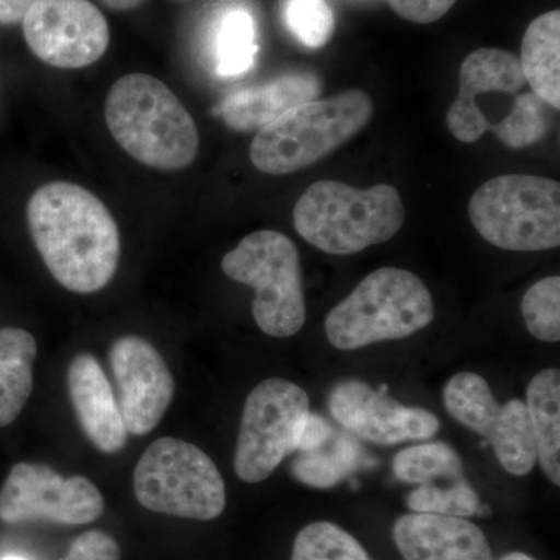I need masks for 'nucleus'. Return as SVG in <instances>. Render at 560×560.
I'll use <instances>...</instances> for the list:
<instances>
[{"instance_id": "obj_1", "label": "nucleus", "mask_w": 560, "mask_h": 560, "mask_svg": "<svg viewBox=\"0 0 560 560\" xmlns=\"http://www.w3.org/2000/svg\"><path fill=\"white\" fill-rule=\"evenodd\" d=\"M27 220L39 256L66 290L97 293L113 280L120 234L101 198L79 184L55 180L32 195Z\"/></svg>"}, {"instance_id": "obj_2", "label": "nucleus", "mask_w": 560, "mask_h": 560, "mask_svg": "<svg viewBox=\"0 0 560 560\" xmlns=\"http://www.w3.org/2000/svg\"><path fill=\"white\" fill-rule=\"evenodd\" d=\"M105 120L132 160L156 171H184L197 160L200 132L167 84L147 73H128L113 84Z\"/></svg>"}, {"instance_id": "obj_3", "label": "nucleus", "mask_w": 560, "mask_h": 560, "mask_svg": "<svg viewBox=\"0 0 560 560\" xmlns=\"http://www.w3.org/2000/svg\"><path fill=\"white\" fill-rule=\"evenodd\" d=\"M404 223V201L389 184L360 190L340 180H318L302 194L293 209L298 234L334 256H352L382 245Z\"/></svg>"}, {"instance_id": "obj_4", "label": "nucleus", "mask_w": 560, "mask_h": 560, "mask_svg": "<svg viewBox=\"0 0 560 560\" xmlns=\"http://www.w3.org/2000/svg\"><path fill=\"white\" fill-rule=\"evenodd\" d=\"M372 114L371 97L360 90L302 103L257 131L250 161L268 175L304 171L355 138Z\"/></svg>"}, {"instance_id": "obj_5", "label": "nucleus", "mask_w": 560, "mask_h": 560, "mask_svg": "<svg viewBox=\"0 0 560 560\" xmlns=\"http://www.w3.org/2000/svg\"><path fill=\"white\" fill-rule=\"evenodd\" d=\"M434 319L430 290L415 272L385 267L372 271L326 316L327 340L340 350H359L404 340Z\"/></svg>"}, {"instance_id": "obj_6", "label": "nucleus", "mask_w": 560, "mask_h": 560, "mask_svg": "<svg viewBox=\"0 0 560 560\" xmlns=\"http://www.w3.org/2000/svg\"><path fill=\"white\" fill-rule=\"evenodd\" d=\"M475 231L490 245L537 253L560 245V184L544 176L501 175L481 184L469 201Z\"/></svg>"}, {"instance_id": "obj_7", "label": "nucleus", "mask_w": 560, "mask_h": 560, "mask_svg": "<svg viewBox=\"0 0 560 560\" xmlns=\"http://www.w3.org/2000/svg\"><path fill=\"white\" fill-rule=\"evenodd\" d=\"M221 270L256 291L254 320L268 337H293L304 327L307 305L301 257L285 234L257 231L246 235L223 257Z\"/></svg>"}, {"instance_id": "obj_8", "label": "nucleus", "mask_w": 560, "mask_h": 560, "mask_svg": "<svg viewBox=\"0 0 560 560\" xmlns=\"http://www.w3.org/2000/svg\"><path fill=\"white\" fill-rule=\"evenodd\" d=\"M135 495L145 510L190 521H215L226 510V485L208 453L161 438L136 464Z\"/></svg>"}, {"instance_id": "obj_9", "label": "nucleus", "mask_w": 560, "mask_h": 560, "mask_svg": "<svg viewBox=\"0 0 560 560\" xmlns=\"http://www.w3.org/2000/svg\"><path fill=\"white\" fill-rule=\"evenodd\" d=\"M308 412V394L285 378H267L250 390L235 448L237 477L249 485L270 478L287 456L296 453L298 436Z\"/></svg>"}, {"instance_id": "obj_10", "label": "nucleus", "mask_w": 560, "mask_h": 560, "mask_svg": "<svg viewBox=\"0 0 560 560\" xmlns=\"http://www.w3.org/2000/svg\"><path fill=\"white\" fill-rule=\"evenodd\" d=\"M442 400L456 422L489 442L508 474L525 477L533 471L537 452L525 401L500 405L489 383L475 372L453 375L445 383Z\"/></svg>"}, {"instance_id": "obj_11", "label": "nucleus", "mask_w": 560, "mask_h": 560, "mask_svg": "<svg viewBox=\"0 0 560 560\" xmlns=\"http://www.w3.org/2000/svg\"><path fill=\"white\" fill-rule=\"evenodd\" d=\"M105 510L101 490L81 475L62 477L46 464L20 463L0 489V522H54L80 526Z\"/></svg>"}, {"instance_id": "obj_12", "label": "nucleus", "mask_w": 560, "mask_h": 560, "mask_svg": "<svg viewBox=\"0 0 560 560\" xmlns=\"http://www.w3.org/2000/svg\"><path fill=\"white\" fill-rule=\"evenodd\" d=\"M22 28L33 54L58 69L94 65L110 39L108 22L90 0H36Z\"/></svg>"}, {"instance_id": "obj_13", "label": "nucleus", "mask_w": 560, "mask_h": 560, "mask_svg": "<svg viewBox=\"0 0 560 560\" xmlns=\"http://www.w3.org/2000/svg\"><path fill=\"white\" fill-rule=\"evenodd\" d=\"M117 404L131 436H145L158 425L175 397V381L158 349L145 338L124 335L109 349Z\"/></svg>"}, {"instance_id": "obj_14", "label": "nucleus", "mask_w": 560, "mask_h": 560, "mask_svg": "<svg viewBox=\"0 0 560 560\" xmlns=\"http://www.w3.org/2000/svg\"><path fill=\"white\" fill-rule=\"evenodd\" d=\"M359 378L334 386L329 396L331 418L361 440L377 445L427 441L441 429L440 418L425 408L407 407Z\"/></svg>"}, {"instance_id": "obj_15", "label": "nucleus", "mask_w": 560, "mask_h": 560, "mask_svg": "<svg viewBox=\"0 0 560 560\" xmlns=\"http://www.w3.org/2000/svg\"><path fill=\"white\" fill-rule=\"evenodd\" d=\"M521 60L508 50L482 47L471 51L459 69V92L445 116L453 138L474 143L489 131V120L478 109L485 94H517L525 88Z\"/></svg>"}, {"instance_id": "obj_16", "label": "nucleus", "mask_w": 560, "mask_h": 560, "mask_svg": "<svg viewBox=\"0 0 560 560\" xmlns=\"http://www.w3.org/2000/svg\"><path fill=\"white\" fill-rule=\"evenodd\" d=\"M393 540L404 560H493L488 537L469 518L410 512L394 523Z\"/></svg>"}, {"instance_id": "obj_17", "label": "nucleus", "mask_w": 560, "mask_h": 560, "mask_svg": "<svg viewBox=\"0 0 560 560\" xmlns=\"http://www.w3.org/2000/svg\"><path fill=\"white\" fill-rule=\"evenodd\" d=\"M68 393L83 433L97 451L116 455L128 442L119 404L101 363L91 353L73 357L68 368Z\"/></svg>"}, {"instance_id": "obj_18", "label": "nucleus", "mask_w": 560, "mask_h": 560, "mask_svg": "<svg viewBox=\"0 0 560 560\" xmlns=\"http://www.w3.org/2000/svg\"><path fill=\"white\" fill-rule=\"evenodd\" d=\"M320 90V81L313 73H285L259 88L234 92L213 113L231 130L260 131L294 106L316 101Z\"/></svg>"}, {"instance_id": "obj_19", "label": "nucleus", "mask_w": 560, "mask_h": 560, "mask_svg": "<svg viewBox=\"0 0 560 560\" xmlns=\"http://www.w3.org/2000/svg\"><path fill=\"white\" fill-rule=\"evenodd\" d=\"M528 412L537 460L545 477L560 485V371L537 372L526 388Z\"/></svg>"}, {"instance_id": "obj_20", "label": "nucleus", "mask_w": 560, "mask_h": 560, "mask_svg": "<svg viewBox=\"0 0 560 560\" xmlns=\"http://www.w3.org/2000/svg\"><path fill=\"white\" fill-rule=\"evenodd\" d=\"M521 66L530 91L560 109V11L530 22L522 43Z\"/></svg>"}, {"instance_id": "obj_21", "label": "nucleus", "mask_w": 560, "mask_h": 560, "mask_svg": "<svg viewBox=\"0 0 560 560\" xmlns=\"http://www.w3.org/2000/svg\"><path fill=\"white\" fill-rule=\"evenodd\" d=\"M38 345L31 331L0 329V429L20 418L33 393V364Z\"/></svg>"}, {"instance_id": "obj_22", "label": "nucleus", "mask_w": 560, "mask_h": 560, "mask_svg": "<svg viewBox=\"0 0 560 560\" xmlns=\"http://www.w3.org/2000/svg\"><path fill=\"white\" fill-rule=\"evenodd\" d=\"M361 464L363 452L359 442L338 434L318 451L300 453L291 464V474L308 488L329 489L353 474Z\"/></svg>"}, {"instance_id": "obj_23", "label": "nucleus", "mask_w": 560, "mask_h": 560, "mask_svg": "<svg viewBox=\"0 0 560 560\" xmlns=\"http://www.w3.org/2000/svg\"><path fill=\"white\" fill-rule=\"evenodd\" d=\"M393 471L407 485L427 486L441 478L464 480L463 459L455 448L444 442H429L404 448L394 456Z\"/></svg>"}, {"instance_id": "obj_24", "label": "nucleus", "mask_w": 560, "mask_h": 560, "mask_svg": "<svg viewBox=\"0 0 560 560\" xmlns=\"http://www.w3.org/2000/svg\"><path fill=\"white\" fill-rule=\"evenodd\" d=\"M257 50L256 22L248 11L224 14L215 39L217 73L224 79L245 75L256 62Z\"/></svg>"}, {"instance_id": "obj_25", "label": "nucleus", "mask_w": 560, "mask_h": 560, "mask_svg": "<svg viewBox=\"0 0 560 560\" xmlns=\"http://www.w3.org/2000/svg\"><path fill=\"white\" fill-rule=\"evenodd\" d=\"M550 105L533 91L518 95L503 119L490 125L489 131L511 150L526 149L547 138L552 128Z\"/></svg>"}, {"instance_id": "obj_26", "label": "nucleus", "mask_w": 560, "mask_h": 560, "mask_svg": "<svg viewBox=\"0 0 560 560\" xmlns=\"http://www.w3.org/2000/svg\"><path fill=\"white\" fill-rule=\"evenodd\" d=\"M290 560H372L352 534L334 522L305 525L294 539Z\"/></svg>"}, {"instance_id": "obj_27", "label": "nucleus", "mask_w": 560, "mask_h": 560, "mask_svg": "<svg viewBox=\"0 0 560 560\" xmlns=\"http://www.w3.org/2000/svg\"><path fill=\"white\" fill-rule=\"evenodd\" d=\"M407 506L418 514L447 515V517H488L492 510L481 503L480 495L470 482L455 481L447 488L427 485L411 490L407 497Z\"/></svg>"}, {"instance_id": "obj_28", "label": "nucleus", "mask_w": 560, "mask_h": 560, "mask_svg": "<svg viewBox=\"0 0 560 560\" xmlns=\"http://www.w3.org/2000/svg\"><path fill=\"white\" fill-rule=\"evenodd\" d=\"M522 315L526 329L536 340L560 341V278H548L534 283L522 300Z\"/></svg>"}, {"instance_id": "obj_29", "label": "nucleus", "mask_w": 560, "mask_h": 560, "mask_svg": "<svg viewBox=\"0 0 560 560\" xmlns=\"http://www.w3.org/2000/svg\"><path fill=\"white\" fill-rule=\"evenodd\" d=\"M283 16L290 32L311 49H320L334 35L335 16L327 0H285Z\"/></svg>"}, {"instance_id": "obj_30", "label": "nucleus", "mask_w": 560, "mask_h": 560, "mask_svg": "<svg viewBox=\"0 0 560 560\" xmlns=\"http://www.w3.org/2000/svg\"><path fill=\"white\" fill-rule=\"evenodd\" d=\"M120 545L110 534L101 529L86 530L70 545L61 560H120Z\"/></svg>"}, {"instance_id": "obj_31", "label": "nucleus", "mask_w": 560, "mask_h": 560, "mask_svg": "<svg viewBox=\"0 0 560 560\" xmlns=\"http://www.w3.org/2000/svg\"><path fill=\"white\" fill-rule=\"evenodd\" d=\"M388 3L405 21L431 24L445 16L456 0H388Z\"/></svg>"}, {"instance_id": "obj_32", "label": "nucleus", "mask_w": 560, "mask_h": 560, "mask_svg": "<svg viewBox=\"0 0 560 560\" xmlns=\"http://www.w3.org/2000/svg\"><path fill=\"white\" fill-rule=\"evenodd\" d=\"M331 434H334V429H331L329 420L311 411L307 419L302 423L300 436H298L296 452L318 451L334 438Z\"/></svg>"}, {"instance_id": "obj_33", "label": "nucleus", "mask_w": 560, "mask_h": 560, "mask_svg": "<svg viewBox=\"0 0 560 560\" xmlns=\"http://www.w3.org/2000/svg\"><path fill=\"white\" fill-rule=\"evenodd\" d=\"M36 0H0V24H18Z\"/></svg>"}, {"instance_id": "obj_34", "label": "nucleus", "mask_w": 560, "mask_h": 560, "mask_svg": "<svg viewBox=\"0 0 560 560\" xmlns=\"http://www.w3.org/2000/svg\"><path fill=\"white\" fill-rule=\"evenodd\" d=\"M106 7L116 11H128L138 9V7L145 3V0H102Z\"/></svg>"}, {"instance_id": "obj_35", "label": "nucleus", "mask_w": 560, "mask_h": 560, "mask_svg": "<svg viewBox=\"0 0 560 560\" xmlns=\"http://www.w3.org/2000/svg\"><path fill=\"white\" fill-rule=\"evenodd\" d=\"M499 560H537V559L530 558L529 555H525V552H522V551H512V552H508V555H504L503 558H500Z\"/></svg>"}, {"instance_id": "obj_36", "label": "nucleus", "mask_w": 560, "mask_h": 560, "mask_svg": "<svg viewBox=\"0 0 560 560\" xmlns=\"http://www.w3.org/2000/svg\"><path fill=\"white\" fill-rule=\"evenodd\" d=\"M0 560H27V559L22 558V556L9 555V556H5V558H2Z\"/></svg>"}, {"instance_id": "obj_37", "label": "nucleus", "mask_w": 560, "mask_h": 560, "mask_svg": "<svg viewBox=\"0 0 560 560\" xmlns=\"http://www.w3.org/2000/svg\"><path fill=\"white\" fill-rule=\"evenodd\" d=\"M179 2H184V0H179Z\"/></svg>"}]
</instances>
